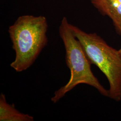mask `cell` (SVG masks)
<instances>
[{"label": "cell", "mask_w": 121, "mask_h": 121, "mask_svg": "<svg viewBox=\"0 0 121 121\" xmlns=\"http://www.w3.org/2000/svg\"><path fill=\"white\" fill-rule=\"evenodd\" d=\"M59 34L65 47V63L70 71L68 82L55 91L51 101L56 103L65 95L79 84H86L95 88L105 96L109 97V91L100 83L92 73L91 63L82 46L73 35L67 18H62L59 26Z\"/></svg>", "instance_id": "cell-2"}, {"label": "cell", "mask_w": 121, "mask_h": 121, "mask_svg": "<svg viewBox=\"0 0 121 121\" xmlns=\"http://www.w3.org/2000/svg\"><path fill=\"white\" fill-rule=\"evenodd\" d=\"M48 21L44 16L24 15L8 29L15 57L10 66L17 72L29 68L47 45Z\"/></svg>", "instance_id": "cell-1"}, {"label": "cell", "mask_w": 121, "mask_h": 121, "mask_svg": "<svg viewBox=\"0 0 121 121\" xmlns=\"http://www.w3.org/2000/svg\"><path fill=\"white\" fill-rule=\"evenodd\" d=\"M33 117L19 112L13 104L7 102L3 93L0 95V121H33Z\"/></svg>", "instance_id": "cell-5"}, {"label": "cell", "mask_w": 121, "mask_h": 121, "mask_svg": "<svg viewBox=\"0 0 121 121\" xmlns=\"http://www.w3.org/2000/svg\"><path fill=\"white\" fill-rule=\"evenodd\" d=\"M70 27L91 64L95 65L107 78L109 97L116 101H120L121 56L119 51L110 46L95 33H86L70 23Z\"/></svg>", "instance_id": "cell-3"}, {"label": "cell", "mask_w": 121, "mask_h": 121, "mask_svg": "<svg viewBox=\"0 0 121 121\" xmlns=\"http://www.w3.org/2000/svg\"><path fill=\"white\" fill-rule=\"evenodd\" d=\"M118 51H119V53H120V55H121V48H120V49L118 50Z\"/></svg>", "instance_id": "cell-6"}, {"label": "cell", "mask_w": 121, "mask_h": 121, "mask_svg": "<svg viewBox=\"0 0 121 121\" xmlns=\"http://www.w3.org/2000/svg\"><path fill=\"white\" fill-rule=\"evenodd\" d=\"M102 15L112 21L117 32L121 34V0H90Z\"/></svg>", "instance_id": "cell-4"}]
</instances>
